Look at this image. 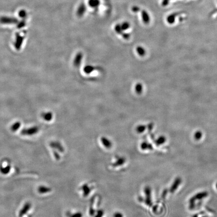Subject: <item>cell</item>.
I'll use <instances>...</instances> for the list:
<instances>
[{"label":"cell","mask_w":217,"mask_h":217,"mask_svg":"<svg viewBox=\"0 0 217 217\" xmlns=\"http://www.w3.org/2000/svg\"><path fill=\"white\" fill-rule=\"evenodd\" d=\"M208 193L206 192H200L198 194H196L194 196H192V198L190 200V209H192L195 207L194 203L196 200H202L203 198H206V196H208Z\"/></svg>","instance_id":"cell-1"},{"label":"cell","mask_w":217,"mask_h":217,"mask_svg":"<svg viewBox=\"0 0 217 217\" xmlns=\"http://www.w3.org/2000/svg\"><path fill=\"white\" fill-rule=\"evenodd\" d=\"M39 131V128L37 126H33L31 127L25 128L21 131V134L26 136H32L38 133Z\"/></svg>","instance_id":"cell-2"},{"label":"cell","mask_w":217,"mask_h":217,"mask_svg":"<svg viewBox=\"0 0 217 217\" xmlns=\"http://www.w3.org/2000/svg\"><path fill=\"white\" fill-rule=\"evenodd\" d=\"M18 19L9 16H2L0 17V23L3 25H13L18 23Z\"/></svg>","instance_id":"cell-3"},{"label":"cell","mask_w":217,"mask_h":217,"mask_svg":"<svg viewBox=\"0 0 217 217\" xmlns=\"http://www.w3.org/2000/svg\"><path fill=\"white\" fill-rule=\"evenodd\" d=\"M11 168V165L9 162L4 161L0 164V172L2 174L7 175L9 173Z\"/></svg>","instance_id":"cell-4"},{"label":"cell","mask_w":217,"mask_h":217,"mask_svg":"<svg viewBox=\"0 0 217 217\" xmlns=\"http://www.w3.org/2000/svg\"><path fill=\"white\" fill-rule=\"evenodd\" d=\"M144 193L145 194V199L144 203L147 206L150 207L152 205L151 200V189L149 187H146L144 188Z\"/></svg>","instance_id":"cell-5"},{"label":"cell","mask_w":217,"mask_h":217,"mask_svg":"<svg viewBox=\"0 0 217 217\" xmlns=\"http://www.w3.org/2000/svg\"><path fill=\"white\" fill-rule=\"evenodd\" d=\"M83 57H84V55L81 52H79L76 54V56L74 57V60H73V65L74 67H78L80 66L82 63Z\"/></svg>","instance_id":"cell-6"},{"label":"cell","mask_w":217,"mask_h":217,"mask_svg":"<svg viewBox=\"0 0 217 217\" xmlns=\"http://www.w3.org/2000/svg\"><path fill=\"white\" fill-rule=\"evenodd\" d=\"M101 143L103 146L106 148L109 149L112 147L113 143L111 140L106 137H102L101 138Z\"/></svg>","instance_id":"cell-7"},{"label":"cell","mask_w":217,"mask_h":217,"mask_svg":"<svg viewBox=\"0 0 217 217\" xmlns=\"http://www.w3.org/2000/svg\"><path fill=\"white\" fill-rule=\"evenodd\" d=\"M141 18L143 23L145 24H148L150 22V17L148 13L146 10L141 11Z\"/></svg>","instance_id":"cell-8"},{"label":"cell","mask_w":217,"mask_h":217,"mask_svg":"<svg viewBox=\"0 0 217 217\" xmlns=\"http://www.w3.org/2000/svg\"><path fill=\"white\" fill-rule=\"evenodd\" d=\"M126 162V158L123 156H118L116 158V161L112 164L113 167H118L122 166Z\"/></svg>","instance_id":"cell-9"},{"label":"cell","mask_w":217,"mask_h":217,"mask_svg":"<svg viewBox=\"0 0 217 217\" xmlns=\"http://www.w3.org/2000/svg\"><path fill=\"white\" fill-rule=\"evenodd\" d=\"M80 189L82 192L83 196H84V197H87V196H88L90 194V192H91V187H90L89 185L87 183H85V184L82 185L80 187Z\"/></svg>","instance_id":"cell-10"},{"label":"cell","mask_w":217,"mask_h":217,"mask_svg":"<svg viewBox=\"0 0 217 217\" xmlns=\"http://www.w3.org/2000/svg\"><path fill=\"white\" fill-rule=\"evenodd\" d=\"M181 178L177 177L174 181L173 184L170 187V192H174L175 190H177L178 187H179V185L181 184Z\"/></svg>","instance_id":"cell-11"},{"label":"cell","mask_w":217,"mask_h":217,"mask_svg":"<svg viewBox=\"0 0 217 217\" xmlns=\"http://www.w3.org/2000/svg\"><path fill=\"white\" fill-rule=\"evenodd\" d=\"M86 6L84 4H81L80 6H78V10H77V11H76V14L78 17H81L82 16H83L84 13H86Z\"/></svg>","instance_id":"cell-12"},{"label":"cell","mask_w":217,"mask_h":217,"mask_svg":"<svg viewBox=\"0 0 217 217\" xmlns=\"http://www.w3.org/2000/svg\"><path fill=\"white\" fill-rule=\"evenodd\" d=\"M23 40H24V37L21 35H18L16 37L15 42V46L16 49H19L20 47H21V46L23 43Z\"/></svg>","instance_id":"cell-13"},{"label":"cell","mask_w":217,"mask_h":217,"mask_svg":"<svg viewBox=\"0 0 217 217\" xmlns=\"http://www.w3.org/2000/svg\"><path fill=\"white\" fill-rule=\"evenodd\" d=\"M140 148L142 150H153L152 146L150 143H148L147 142H143L140 145Z\"/></svg>","instance_id":"cell-14"},{"label":"cell","mask_w":217,"mask_h":217,"mask_svg":"<svg viewBox=\"0 0 217 217\" xmlns=\"http://www.w3.org/2000/svg\"><path fill=\"white\" fill-rule=\"evenodd\" d=\"M100 4V0H89L88 5L92 9H97Z\"/></svg>","instance_id":"cell-15"},{"label":"cell","mask_w":217,"mask_h":217,"mask_svg":"<svg viewBox=\"0 0 217 217\" xmlns=\"http://www.w3.org/2000/svg\"><path fill=\"white\" fill-rule=\"evenodd\" d=\"M52 190L50 187L45 186H40L38 187V192L40 194H45L51 192Z\"/></svg>","instance_id":"cell-16"},{"label":"cell","mask_w":217,"mask_h":217,"mask_svg":"<svg viewBox=\"0 0 217 217\" xmlns=\"http://www.w3.org/2000/svg\"><path fill=\"white\" fill-rule=\"evenodd\" d=\"M136 51L137 52V54L141 57L144 56L146 54V50L142 46H138L136 48Z\"/></svg>","instance_id":"cell-17"},{"label":"cell","mask_w":217,"mask_h":217,"mask_svg":"<svg viewBox=\"0 0 217 217\" xmlns=\"http://www.w3.org/2000/svg\"><path fill=\"white\" fill-rule=\"evenodd\" d=\"M42 117L46 121L49 122L53 119V114L52 112H45L42 114Z\"/></svg>","instance_id":"cell-18"},{"label":"cell","mask_w":217,"mask_h":217,"mask_svg":"<svg viewBox=\"0 0 217 217\" xmlns=\"http://www.w3.org/2000/svg\"><path fill=\"white\" fill-rule=\"evenodd\" d=\"M143 91V87L142 84L140 82H138L135 86V91L137 95H140L142 93Z\"/></svg>","instance_id":"cell-19"},{"label":"cell","mask_w":217,"mask_h":217,"mask_svg":"<svg viewBox=\"0 0 217 217\" xmlns=\"http://www.w3.org/2000/svg\"><path fill=\"white\" fill-rule=\"evenodd\" d=\"M83 70L86 74H91L95 70V67L91 65H88L84 67Z\"/></svg>","instance_id":"cell-20"},{"label":"cell","mask_w":217,"mask_h":217,"mask_svg":"<svg viewBox=\"0 0 217 217\" xmlns=\"http://www.w3.org/2000/svg\"><path fill=\"white\" fill-rule=\"evenodd\" d=\"M146 129V126L144 125H139L136 127V132L137 133H143Z\"/></svg>","instance_id":"cell-21"},{"label":"cell","mask_w":217,"mask_h":217,"mask_svg":"<svg viewBox=\"0 0 217 217\" xmlns=\"http://www.w3.org/2000/svg\"><path fill=\"white\" fill-rule=\"evenodd\" d=\"M166 141L165 137L163 136H159L157 139H156L155 141V143L156 144L157 146H159L163 144V143H165Z\"/></svg>","instance_id":"cell-22"},{"label":"cell","mask_w":217,"mask_h":217,"mask_svg":"<svg viewBox=\"0 0 217 217\" xmlns=\"http://www.w3.org/2000/svg\"><path fill=\"white\" fill-rule=\"evenodd\" d=\"M20 127H21V123L20 122H15L12 125L11 127V129L13 132L17 131L19 129Z\"/></svg>","instance_id":"cell-23"},{"label":"cell","mask_w":217,"mask_h":217,"mask_svg":"<svg viewBox=\"0 0 217 217\" xmlns=\"http://www.w3.org/2000/svg\"><path fill=\"white\" fill-rule=\"evenodd\" d=\"M114 30L116 33L119 35H122V33L124 32L122 30L120 24H117L115 26Z\"/></svg>","instance_id":"cell-24"},{"label":"cell","mask_w":217,"mask_h":217,"mask_svg":"<svg viewBox=\"0 0 217 217\" xmlns=\"http://www.w3.org/2000/svg\"><path fill=\"white\" fill-rule=\"evenodd\" d=\"M120 24L123 31L127 30L130 27V24L127 21H124Z\"/></svg>","instance_id":"cell-25"},{"label":"cell","mask_w":217,"mask_h":217,"mask_svg":"<svg viewBox=\"0 0 217 217\" xmlns=\"http://www.w3.org/2000/svg\"><path fill=\"white\" fill-rule=\"evenodd\" d=\"M68 214V217H82L83 215L80 212H77L73 213L70 214L69 213Z\"/></svg>","instance_id":"cell-26"},{"label":"cell","mask_w":217,"mask_h":217,"mask_svg":"<svg viewBox=\"0 0 217 217\" xmlns=\"http://www.w3.org/2000/svg\"><path fill=\"white\" fill-rule=\"evenodd\" d=\"M27 14V12L25 10H21L18 12V16L19 17L22 18H25L26 17Z\"/></svg>","instance_id":"cell-27"},{"label":"cell","mask_w":217,"mask_h":217,"mask_svg":"<svg viewBox=\"0 0 217 217\" xmlns=\"http://www.w3.org/2000/svg\"><path fill=\"white\" fill-rule=\"evenodd\" d=\"M174 16H175L173 15V14L171 15L168 16V17L167 18V21H168V23H170V24L173 23L174 22V17H175Z\"/></svg>","instance_id":"cell-28"},{"label":"cell","mask_w":217,"mask_h":217,"mask_svg":"<svg viewBox=\"0 0 217 217\" xmlns=\"http://www.w3.org/2000/svg\"><path fill=\"white\" fill-rule=\"evenodd\" d=\"M104 215V212L102 209H100L97 211V213L95 216V217H103Z\"/></svg>","instance_id":"cell-29"},{"label":"cell","mask_w":217,"mask_h":217,"mask_svg":"<svg viewBox=\"0 0 217 217\" xmlns=\"http://www.w3.org/2000/svg\"><path fill=\"white\" fill-rule=\"evenodd\" d=\"M202 132L200 131L196 132V134H194V138L196 140H199L202 138Z\"/></svg>","instance_id":"cell-30"},{"label":"cell","mask_w":217,"mask_h":217,"mask_svg":"<svg viewBox=\"0 0 217 217\" xmlns=\"http://www.w3.org/2000/svg\"><path fill=\"white\" fill-rule=\"evenodd\" d=\"M122 37L125 40H128L130 38V34L129 33H123L122 34Z\"/></svg>","instance_id":"cell-31"},{"label":"cell","mask_w":217,"mask_h":217,"mask_svg":"<svg viewBox=\"0 0 217 217\" xmlns=\"http://www.w3.org/2000/svg\"><path fill=\"white\" fill-rule=\"evenodd\" d=\"M113 217H124L123 214L120 212H116L114 214Z\"/></svg>","instance_id":"cell-32"},{"label":"cell","mask_w":217,"mask_h":217,"mask_svg":"<svg viewBox=\"0 0 217 217\" xmlns=\"http://www.w3.org/2000/svg\"><path fill=\"white\" fill-rule=\"evenodd\" d=\"M139 10H140V8L137 6H134L132 8V11L133 12H138L139 11Z\"/></svg>","instance_id":"cell-33"},{"label":"cell","mask_w":217,"mask_h":217,"mask_svg":"<svg viewBox=\"0 0 217 217\" xmlns=\"http://www.w3.org/2000/svg\"><path fill=\"white\" fill-rule=\"evenodd\" d=\"M192 217H198V215H194V216H192Z\"/></svg>","instance_id":"cell-34"},{"label":"cell","mask_w":217,"mask_h":217,"mask_svg":"<svg viewBox=\"0 0 217 217\" xmlns=\"http://www.w3.org/2000/svg\"><path fill=\"white\" fill-rule=\"evenodd\" d=\"M216 188H217V183H216Z\"/></svg>","instance_id":"cell-35"},{"label":"cell","mask_w":217,"mask_h":217,"mask_svg":"<svg viewBox=\"0 0 217 217\" xmlns=\"http://www.w3.org/2000/svg\"><path fill=\"white\" fill-rule=\"evenodd\" d=\"M207 217V216H205V217Z\"/></svg>","instance_id":"cell-36"}]
</instances>
